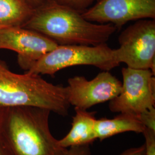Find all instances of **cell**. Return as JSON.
<instances>
[{
    "label": "cell",
    "instance_id": "1",
    "mask_svg": "<svg viewBox=\"0 0 155 155\" xmlns=\"http://www.w3.org/2000/svg\"><path fill=\"white\" fill-rule=\"evenodd\" d=\"M51 111L31 106L5 107L0 140L12 155H67L50 131Z\"/></svg>",
    "mask_w": 155,
    "mask_h": 155
},
{
    "label": "cell",
    "instance_id": "2",
    "mask_svg": "<svg viewBox=\"0 0 155 155\" xmlns=\"http://www.w3.org/2000/svg\"><path fill=\"white\" fill-rule=\"evenodd\" d=\"M22 27L41 33L58 45L106 43L117 30L111 24H97L87 21L82 13L54 0H45L36 8Z\"/></svg>",
    "mask_w": 155,
    "mask_h": 155
},
{
    "label": "cell",
    "instance_id": "3",
    "mask_svg": "<svg viewBox=\"0 0 155 155\" xmlns=\"http://www.w3.org/2000/svg\"><path fill=\"white\" fill-rule=\"evenodd\" d=\"M0 105L36 107L66 116L70 105L66 87L48 82L40 75L12 72L0 60Z\"/></svg>",
    "mask_w": 155,
    "mask_h": 155
},
{
    "label": "cell",
    "instance_id": "4",
    "mask_svg": "<svg viewBox=\"0 0 155 155\" xmlns=\"http://www.w3.org/2000/svg\"><path fill=\"white\" fill-rule=\"evenodd\" d=\"M79 65L93 66L109 71L120 63L117 60L116 49H111L106 43L97 45H58L27 72L53 76L63 68Z\"/></svg>",
    "mask_w": 155,
    "mask_h": 155
},
{
    "label": "cell",
    "instance_id": "5",
    "mask_svg": "<svg viewBox=\"0 0 155 155\" xmlns=\"http://www.w3.org/2000/svg\"><path fill=\"white\" fill-rule=\"evenodd\" d=\"M117 60L127 67L150 69L155 75V19H141L120 34Z\"/></svg>",
    "mask_w": 155,
    "mask_h": 155
},
{
    "label": "cell",
    "instance_id": "6",
    "mask_svg": "<svg viewBox=\"0 0 155 155\" xmlns=\"http://www.w3.org/2000/svg\"><path fill=\"white\" fill-rule=\"evenodd\" d=\"M123 81L120 94L111 100L109 109L139 116L155 105V77L150 69H122Z\"/></svg>",
    "mask_w": 155,
    "mask_h": 155
},
{
    "label": "cell",
    "instance_id": "7",
    "mask_svg": "<svg viewBox=\"0 0 155 155\" xmlns=\"http://www.w3.org/2000/svg\"><path fill=\"white\" fill-rule=\"evenodd\" d=\"M121 89L122 82L108 71L100 72L90 81L83 76H75L68 79L67 99L70 105L87 110L113 100Z\"/></svg>",
    "mask_w": 155,
    "mask_h": 155
},
{
    "label": "cell",
    "instance_id": "8",
    "mask_svg": "<svg viewBox=\"0 0 155 155\" xmlns=\"http://www.w3.org/2000/svg\"><path fill=\"white\" fill-rule=\"evenodd\" d=\"M82 15L90 22L111 24L120 29L130 21L155 19V0H97Z\"/></svg>",
    "mask_w": 155,
    "mask_h": 155
},
{
    "label": "cell",
    "instance_id": "9",
    "mask_svg": "<svg viewBox=\"0 0 155 155\" xmlns=\"http://www.w3.org/2000/svg\"><path fill=\"white\" fill-rule=\"evenodd\" d=\"M58 45L54 40L29 29L16 27L0 29V49L17 52L19 65L27 71Z\"/></svg>",
    "mask_w": 155,
    "mask_h": 155
},
{
    "label": "cell",
    "instance_id": "10",
    "mask_svg": "<svg viewBox=\"0 0 155 155\" xmlns=\"http://www.w3.org/2000/svg\"><path fill=\"white\" fill-rule=\"evenodd\" d=\"M71 129L66 136L59 140L61 147L68 148L74 146L90 145L97 139L95 130V112H89L75 107Z\"/></svg>",
    "mask_w": 155,
    "mask_h": 155
},
{
    "label": "cell",
    "instance_id": "11",
    "mask_svg": "<svg viewBox=\"0 0 155 155\" xmlns=\"http://www.w3.org/2000/svg\"><path fill=\"white\" fill-rule=\"evenodd\" d=\"M145 128L138 116L129 113H120L111 119H96L95 124L97 139L100 141L128 132L143 133Z\"/></svg>",
    "mask_w": 155,
    "mask_h": 155
},
{
    "label": "cell",
    "instance_id": "12",
    "mask_svg": "<svg viewBox=\"0 0 155 155\" xmlns=\"http://www.w3.org/2000/svg\"><path fill=\"white\" fill-rule=\"evenodd\" d=\"M34 11L27 0H0V29L22 27Z\"/></svg>",
    "mask_w": 155,
    "mask_h": 155
},
{
    "label": "cell",
    "instance_id": "13",
    "mask_svg": "<svg viewBox=\"0 0 155 155\" xmlns=\"http://www.w3.org/2000/svg\"><path fill=\"white\" fill-rule=\"evenodd\" d=\"M56 2L66 6L82 13L93 5L97 0H54Z\"/></svg>",
    "mask_w": 155,
    "mask_h": 155
},
{
    "label": "cell",
    "instance_id": "14",
    "mask_svg": "<svg viewBox=\"0 0 155 155\" xmlns=\"http://www.w3.org/2000/svg\"><path fill=\"white\" fill-rule=\"evenodd\" d=\"M138 117L145 127L155 131V107L141 113Z\"/></svg>",
    "mask_w": 155,
    "mask_h": 155
},
{
    "label": "cell",
    "instance_id": "15",
    "mask_svg": "<svg viewBox=\"0 0 155 155\" xmlns=\"http://www.w3.org/2000/svg\"><path fill=\"white\" fill-rule=\"evenodd\" d=\"M143 134L145 141L146 155H155V131L145 127Z\"/></svg>",
    "mask_w": 155,
    "mask_h": 155
},
{
    "label": "cell",
    "instance_id": "16",
    "mask_svg": "<svg viewBox=\"0 0 155 155\" xmlns=\"http://www.w3.org/2000/svg\"><path fill=\"white\" fill-rule=\"evenodd\" d=\"M67 155H91L90 145L71 147L68 149Z\"/></svg>",
    "mask_w": 155,
    "mask_h": 155
},
{
    "label": "cell",
    "instance_id": "17",
    "mask_svg": "<svg viewBox=\"0 0 155 155\" xmlns=\"http://www.w3.org/2000/svg\"><path fill=\"white\" fill-rule=\"evenodd\" d=\"M120 155H146V147L145 144L139 147L132 148L124 151Z\"/></svg>",
    "mask_w": 155,
    "mask_h": 155
},
{
    "label": "cell",
    "instance_id": "18",
    "mask_svg": "<svg viewBox=\"0 0 155 155\" xmlns=\"http://www.w3.org/2000/svg\"><path fill=\"white\" fill-rule=\"evenodd\" d=\"M28 2L35 9L36 8L43 4L45 0H27Z\"/></svg>",
    "mask_w": 155,
    "mask_h": 155
},
{
    "label": "cell",
    "instance_id": "19",
    "mask_svg": "<svg viewBox=\"0 0 155 155\" xmlns=\"http://www.w3.org/2000/svg\"><path fill=\"white\" fill-rule=\"evenodd\" d=\"M0 155H12L1 140H0Z\"/></svg>",
    "mask_w": 155,
    "mask_h": 155
},
{
    "label": "cell",
    "instance_id": "20",
    "mask_svg": "<svg viewBox=\"0 0 155 155\" xmlns=\"http://www.w3.org/2000/svg\"><path fill=\"white\" fill-rule=\"evenodd\" d=\"M5 110V107L0 105V129H1V123H2V118H3Z\"/></svg>",
    "mask_w": 155,
    "mask_h": 155
}]
</instances>
